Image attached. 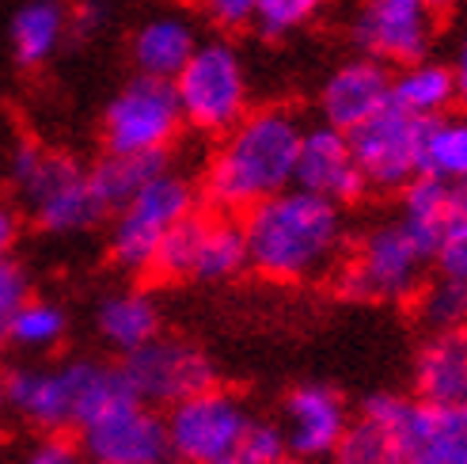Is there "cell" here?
I'll return each mask as SVG.
<instances>
[{
    "mask_svg": "<svg viewBox=\"0 0 467 464\" xmlns=\"http://www.w3.org/2000/svg\"><path fill=\"white\" fill-rule=\"evenodd\" d=\"M198 210L194 183L163 168L137 191L110 225V259L126 270H149L160 240Z\"/></svg>",
    "mask_w": 467,
    "mask_h": 464,
    "instance_id": "obj_8",
    "label": "cell"
},
{
    "mask_svg": "<svg viewBox=\"0 0 467 464\" xmlns=\"http://www.w3.org/2000/svg\"><path fill=\"white\" fill-rule=\"evenodd\" d=\"M426 5H430V8H433V12L441 16V12H449V8H456V5H460V0H426Z\"/></svg>",
    "mask_w": 467,
    "mask_h": 464,
    "instance_id": "obj_38",
    "label": "cell"
},
{
    "mask_svg": "<svg viewBox=\"0 0 467 464\" xmlns=\"http://www.w3.org/2000/svg\"><path fill=\"white\" fill-rule=\"evenodd\" d=\"M449 183L441 179H430V175H418L410 179L407 187L400 191V228L407 237L430 255L433 263V248L441 240V228H445V214H449Z\"/></svg>",
    "mask_w": 467,
    "mask_h": 464,
    "instance_id": "obj_23",
    "label": "cell"
},
{
    "mask_svg": "<svg viewBox=\"0 0 467 464\" xmlns=\"http://www.w3.org/2000/svg\"><path fill=\"white\" fill-rule=\"evenodd\" d=\"M418 175L441 179V183H449V187L467 183V111L463 114H441V119L426 122Z\"/></svg>",
    "mask_w": 467,
    "mask_h": 464,
    "instance_id": "obj_24",
    "label": "cell"
},
{
    "mask_svg": "<svg viewBox=\"0 0 467 464\" xmlns=\"http://www.w3.org/2000/svg\"><path fill=\"white\" fill-rule=\"evenodd\" d=\"M119 369L130 385V396L149 407H175L194 392L213 388L217 377L213 362L202 354V346L171 335H156L152 343L137 346Z\"/></svg>",
    "mask_w": 467,
    "mask_h": 464,
    "instance_id": "obj_11",
    "label": "cell"
},
{
    "mask_svg": "<svg viewBox=\"0 0 467 464\" xmlns=\"http://www.w3.org/2000/svg\"><path fill=\"white\" fill-rule=\"evenodd\" d=\"M300 119L285 107H259L221 133L217 153L202 172V198L213 214L244 217L251 206L293 187Z\"/></svg>",
    "mask_w": 467,
    "mask_h": 464,
    "instance_id": "obj_1",
    "label": "cell"
},
{
    "mask_svg": "<svg viewBox=\"0 0 467 464\" xmlns=\"http://www.w3.org/2000/svg\"><path fill=\"white\" fill-rule=\"evenodd\" d=\"M80 449L99 464H171L163 415L133 396L99 411L80 430Z\"/></svg>",
    "mask_w": 467,
    "mask_h": 464,
    "instance_id": "obj_12",
    "label": "cell"
},
{
    "mask_svg": "<svg viewBox=\"0 0 467 464\" xmlns=\"http://www.w3.org/2000/svg\"><path fill=\"white\" fill-rule=\"evenodd\" d=\"M99 23H103V8L96 5V0H84V5H77L73 12H68V35L88 38V35H96Z\"/></svg>",
    "mask_w": 467,
    "mask_h": 464,
    "instance_id": "obj_35",
    "label": "cell"
},
{
    "mask_svg": "<svg viewBox=\"0 0 467 464\" xmlns=\"http://www.w3.org/2000/svg\"><path fill=\"white\" fill-rule=\"evenodd\" d=\"M8 183L16 198L23 202L27 217L54 237L96 228L107 210L91 191L88 168L57 149H46L38 142H19L8 156Z\"/></svg>",
    "mask_w": 467,
    "mask_h": 464,
    "instance_id": "obj_4",
    "label": "cell"
},
{
    "mask_svg": "<svg viewBox=\"0 0 467 464\" xmlns=\"http://www.w3.org/2000/svg\"><path fill=\"white\" fill-rule=\"evenodd\" d=\"M327 5H331V0H259V8H254V23H259L263 35L282 38V35H293L300 27H308Z\"/></svg>",
    "mask_w": 467,
    "mask_h": 464,
    "instance_id": "obj_30",
    "label": "cell"
},
{
    "mask_svg": "<svg viewBox=\"0 0 467 464\" xmlns=\"http://www.w3.org/2000/svg\"><path fill=\"white\" fill-rule=\"evenodd\" d=\"M65 332H68V316L61 305L46 297H27L8 323V343H16L19 351L42 354V351H54L65 339Z\"/></svg>",
    "mask_w": 467,
    "mask_h": 464,
    "instance_id": "obj_26",
    "label": "cell"
},
{
    "mask_svg": "<svg viewBox=\"0 0 467 464\" xmlns=\"http://www.w3.org/2000/svg\"><path fill=\"white\" fill-rule=\"evenodd\" d=\"M388 103L395 111L410 114V119H422V122L449 114V107L456 103V88H452L449 65H441L433 58L400 65V73L391 77Z\"/></svg>",
    "mask_w": 467,
    "mask_h": 464,
    "instance_id": "obj_20",
    "label": "cell"
},
{
    "mask_svg": "<svg viewBox=\"0 0 467 464\" xmlns=\"http://www.w3.org/2000/svg\"><path fill=\"white\" fill-rule=\"evenodd\" d=\"M422 119L395 111L391 103L372 114L365 126L349 133L358 168L365 175V187L377 191H403L410 179H418V160H422Z\"/></svg>",
    "mask_w": 467,
    "mask_h": 464,
    "instance_id": "obj_13",
    "label": "cell"
},
{
    "mask_svg": "<svg viewBox=\"0 0 467 464\" xmlns=\"http://www.w3.org/2000/svg\"><path fill=\"white\" fill-rule=\"evenodd\" d=\"M27 297H31V282H27V274H23V267L12 255L0 259V346L8 343V323Z\"/></svg>",
    "mask_w": 467,
    "mask_h": 464,
    "instance_id": "obj_32",
    "label": "cell"
},
{
    "mask_svg": "<svg viewBox=\"0 0 467 464\" xmlns=\"http://www.w3.org/2000/svg\"><path fill=\"white\" fill-rule=\"evenodd\" d=\"M433 263H437V274L467 282V183L449 191V214H445V228H441V240L433 248Z\"/></svg>",
    "mask_w": 467,
    "mask_h": 464,
    "instance_id": "obj_29",
    "label": "cell"
},
{
    "mask_svg": "<svg viewBox=\"0 0 467 464\" xmlns=\"http://www.w3.org/2000/svg\"><path fill=\"white\" fill-rule=\"evenodd\" d=\"M414 392L426 407H467V328L426 339L414 358Z\"/></svg>",
    "mask_w": 467,
    "mask_h": 464,
    "instance_id": "obj_18",
    "label": "cell"
},
{
    "mask_svg": "<svg viewBox=\"0 0 467 464\" xmlns=\"http://www.w3.org/2000/svg\"><path fill=\"white\" fill-rule=\"evenodd\" d=\"M247 267L270 282H308L342 263V210L300 187H285L240 217Z\"/></svg>",
    "mask_w": 467,
    "mask_h": 464,
    "instance_id": "obj_2",
    "label": "cell"
},
{
    "mask_svg": "<svg viewBox=\"0 0 467 464\" xmlns=\"http://www.w3.org/2000/svg\"><path fill=\"white\" fill-rule=\"evenodd\" d=\"M119 400H130L122 369L91 358L16 365L0 377V404L42 434L84 430L99 411Z\"/></svg>",
    "mask_w": 467,
    "mask_h": 464,
    "instance_id": "obj_3",
    "label": "cell"
},
{
    "mask_svg": "<svg viewBox=\"0 0 467 464\" xmlns=\"http://www.w3.org/2000/svg\"><path fill=\"white\" fill-rule=\"evenodd\" d=\"M254 415L240 396L224 388H205L179 400L163 415L171 460L179 464H236L240 442Z\"/></svg>",
    "mask_w": 467,
    "mask_h": 464,
    "instance_id": "obj_9",
    "label": "cell"
},
{
    "mask_svg": "<svg viewBox=\"0 0 467 464\" xmlns=\"http://www.w3.org/2000/svg\"><path fill=\"white\" fill-rule=\"evenodd\" d=\"M202 16L221 31H244L254 23V8L259 0H198Z\"/></svg>",
    "mask_w": 467,
    "mask_h": 464,
    "instance_id": "obj_34",
    "label": "cell"
},
{
    "mask_svg": "<svg viewBox=\"0 0 467 464\" xmlns=\"http://www.w3.org/2000/svg\"><path fill=\"white\" fill-rule=\"evenodd\" d=\"M437 12L426 0H361L354 16V42L380 65L422 61L433 46Z\"/></svg>",
    "mask_w": 467,
    "mask_h": 464,
    "instance_id": "obj_14",
    "label": "cell"
},
{
    "mask_svg": "<svg viewBox=\"0 0 467 464\" xmlns=\"http://www.w3.org/2000/svg\"><path fill=\"white\" fill-rule=\"evenodd\" d=\"M68 35V12L57 0H31L12 19V54L23 69L46 65Z\"/></svg>",
    "mask_w": 467,
    "mask_h": 464,
    "instance_id": "obj_22",
    "label": "cell"
},
{
    "mask_svg": "<svg viewBox=\"0 0 467 464\" xmlns=\"http://www.w3.org/2000/svg\"><path fill=\"white\" fill-rule=\"evenodd\" d=\"M388 91H391L388 65L372 61V58H354V61L338 65L319 88L323 126L354 133L358 126H365L372 119V114H380L388 107Z\"/></svg>",
    "mask_w": 467,
    "mask_h": 464,
    "instance_id": "obj_17",
    "label": "cell"
},
{
    "mask_svg": "<svg viewBox=\"0 0 467 464\" xmlns=\"http://www.w3.org/2000/svg\"><path fill=\"white\" fill-rule=\"evenodd\" d=\"M96 328L119 354H133L137 346H145L160 335V309L141 290L110 293L96 312Z\"/></svg>",
    "mask_w": 467,
    "mask_h": 464,
    "instance_id": "obj_21",
    "label": "cell"
},
{
    "mask_svg": "<svg viewBox=\"0 0 467 464\" xmlns=\"http://www.w3.org/2000/svg\"><path fill=\"white\" fill-rule=\"evenodd\" d=\"M430 255L418 248L400 221L377 225L361 244L335 267V290L349 301H377V305H403L426 282Z\"/></svg>",
    "mask_w": 467,
    "mask_h": 464,
    "instance_id": "obj_6",
    "label": "cell"
},
{
    "mask_svg": "<svg viewBox=\"0 0 467 464\" xmlns=\"http://www.w3.org/2000/svg\"><path fill=\"white\" fill-rule=\"evenodd\" d=\"M410 305L433 335L467 328V282H456V278H445V274L426 278L410 297Z\"/></svg>",
    "mask_w": 467,
    "mask_h": 464,
    "instance_id": "obj_27",
    "label": "cell"
},
{
    "mask_svg": "<svg viewBox=\"0 0 467 464\" xmlns=\"http://www.w3.org/2000/svg\"><path fill=\"white\" fill-rule=\"evenodd\" d=\"M171 88L182 111V126L198 133L221 137L251 111V84L244 58L224 38L198 42V50L179 69Z\"/></svg>",
    "mask_w": 467,
    "mask_h": 464,
    "instance_id": "obj_5",
    "label": "cell"
},
{
    "mask_svg": "<svg viewBox=\"0 0 467 464\" xmlns=\"http://www.w3.org/2000/svg\"><path fill=\"white\" fill-rule=\"evenodd\" d=\"M247 267V240L240 217L191 214L160 240L149 274L163 282H228Z\"/></svg>",
    "mask_w": 467,
    "mask_h": 464,
    "instance_id": "obj_7",
    "label": "cell"
},
{
    "mask_svg": "<svg viewBox=\"0 0 467 464\" xmlns=\"http://www.w3.org/2000/svg\"><path fill=\"white\" fill-rule=\"evenodd\" d=\"M274 464H305V460H296V457H282V460H274Z\"/></svg>",
    "mask_w": 467,
    "mask_h": 464,
    "instance_id": "obj_39",
    "label": "cell"
},
{
    "mask_svg": "<svg viewBox=\"0 0 467 464\" xmlns=\"http://www.w3.org/2000/svg\"><path fill=\"white\" fill-rule=\"evenodd\" d=\"M84 449L68 434H42L31 449L19 457V464H84Z\"/></svg>",
    "mask_w": 467,
    "mask_h": 464,
    "instance_id": "obj_33",
    "label": "cell"
},
{
    "mask_svg": "<svg viewBox=\"0 0 467 464\" xmlns=\"http://www.w3.org/2000/svg\"><path fill=\"white\" fill-rule=\"evenodd\" d=\"M293 187L331 202L338 210L349 202H358L368 187H365V175L358 168L354 145H349V133H342L335 126H323V122L300 133Z\"/></svg>",
    "mask_w": 467,
    "mask_h": 464,
    "instance_id": "obj_15",
    "label": "cell"
},
{
    "mask_svg": "<svg viewBox=\"0 0 467 464\" xmlns=\"http://www.w3.org/2000/svg\"><path fill=\"white\" fill-rule=\"evenodd\" d=\"M449 73H452V88H456V103L467 111V31L456 42V54H452Z\"/></svg>",
    "mask_w": 467,
    "mask_h": 464,
    "instance_id": "obj_36",
    "label": "cell"
},
{
    "mask_svg": "<svg viewBox=\"0 0 467 464\" xmlns=\"http://www.w3.org/2000/svg\"><path fill=\"white\" fill-rule=\"evenodd\" d=\"M84 464H99V460H84Z\"/></svg>",
    "mask_w": 467,
    "mask_h": 464,
    "instance_id": "obj_40",
    "label": "cell"
},
{
    "mask_svg": "<svg viewBox=\"0 0 467 464\" xmlns=\"http://www.w3.org/2000/svg\"><path fill=\"white\" fill-rule=\"evenodd\" d=\"M335 460L338 464H407L400 438H395L384 423L368 419L365 411L358 415L354 423H349L346 438L335 449Z\"/></svg>",
    "mask_w": 467,
    "mask_h": 464,
    "instance_id": "obj_28",
    "label": "cell"
},
{
    "mask_svg": "<svg viewBox=\"0 0 467 464\" xmlns=\"http://www.w3.org/2000/svg\"><path fill=\"white\" fill-rule=\"evenodd\" d=\"M182 130L171 80L133 77L103 111V145L114 156H168Z\"/></svg>",
    "mask_w": 467,
    "mask_h": 464,
    "instance_id": "obj_10",
    "label": "cell"
},
{
    "mask_svg": "<svg viewBox=\"0 0 467 464\" xmlns=\"http://www.w3.org/2000/svg\"><path fill=\"white\" fill-rule=\"evenodd\" d=\"M282 457H289V446H285L282 427L254 415L251 427H247V434H244V442H240L236 464H274V460H282Z\"/></svg>",
    "mask_w": 467,
    "mask_h": 464,
    "instance_id": "obj_31",
    "label": "cell"
},
{
    "mask_svg": "<svg viewBox=\"0 0 467 464\" xmlns=\"http://www.w3.org/2000/svg\"><path fill=\"white\" fill-rule=\"evenodd\" d=\"M16 240H19V214L8 202H0V259H8Z\"/></svg>",
    "mask_w": 467,
    "mask_h": 464,
    "instance_id": "obj_37",
    "label": "cell"
},
{
    "mask_svg": "<svg viewBox=\"0 0 467 464\" xmlns=\"http://www.w3.org/2000/svg\"><path fill=\"white\" fill-rule=\"evenodd\" d=\"M335 464H338V460H335Z\"/></svg>",
    "mask_w": 467,
    "mask_h": 464,
    "instance_id": "obj_41",
    "label": "cell"
},
{
    "mask_svg": "<svg viewBox=\"0 0 467 464\" xmlns=\"http://www.w3.org/2000/svg\"><path fill=\"white\" fill-rule=\"evenodd\" d=\"M198 27L179 12L149 16L130 38V58L137 65V77L175 80L179 69L198 50Z\"/></svg>",
    "mask_w": 467,
    "mask_h": 464,
    "instance_id": "obj_19",
    "label": "cell"
},
{
    "mask_svg": "<svg viewBox=\"0 0 467 464\" xmlns=\"http://www.w3.org/2000/svg\"><path fill=\"white\" fill-rule=\"evenodd\" d=\"M349 430L346 404L327 385H300L285 396V446L296 460L335 457L338 442Z\"/></svg>",
    "mask_w": 467,
    "mask_h": 464,
    "instance_id": "obj_16",
    "label": "cell"
},
{
    "mask_svg": "<svg viewBox=\"0 0 467 464\" xmlns=\"http://www.w3.org/2000/svg\"><path fill=\"white\" fill-rule=\"evenodd\" d=\"M163 168H168V156H114V153H107L96 168H88V179H91V191H96L103 210L119 214Z\"/></svg>",
    "mask_w": 467,
    "mask_h": 464,
    "instance_id": "obj_25",
    "label": "cell"
}]
</instances>
